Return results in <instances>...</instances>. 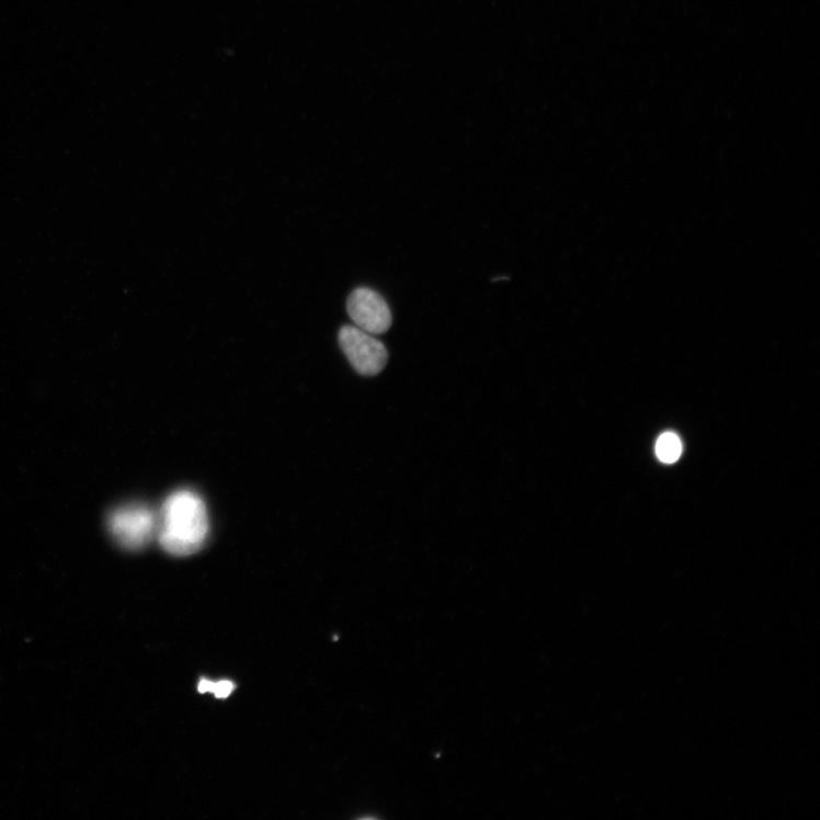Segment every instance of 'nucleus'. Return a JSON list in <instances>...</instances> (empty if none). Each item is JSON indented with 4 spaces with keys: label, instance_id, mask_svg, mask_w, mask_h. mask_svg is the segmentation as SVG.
<instances>
[{
    "label": "nucleus",
    "instance_id": "obj_1",
    "mask_svg": "<svg viewBox=\"0 0 820 820\" xmlns=\"http://www.w3.org/2000/svg\"><path fill=\"white\" fill-rule=\"evenodd\" d=\"M209 516L202 498L191 490L175 491L167 498L159 517L161 547L173 556L197 553L208 539Z\"/></svg>",
    "mask_w": 820,
    "mask_h": 820
},
{
    "label": "nucleus",
    "instance_id": "obj_2",
    "mask_svg": "<svg viewBox=\"0 0 820 820\" xmlns=\"http://www.w3.org/2000/svg\"><path fill=\"white\" fill-rule=\"evenodd\" d=\"M111 536L122 547L138 550L158 535L159 516L145 505H127L112 512L107 520Z\"/></svg>",
    "mask_w": 820,
    "mask_h": 820
},
{
    "label": "nucleus",
    "instance_id": "obj_3",
    "mask_svg": "<svg viewBox=\"0 0 820 820\" xmlns=\"http://www.w3.org/2000/svg\"><path fill=\"white\" fill-rule=\"evenodd\" d=\"M339 343L350 364L362 375H377L388 363L386 345L357 327H343L339 333Z\"/></svg>",
    "mask_w": 820,
    "mask_h": 820
},
{
    "label": "nucleus",
    "instance_id": "obj_4",
    "mask_svg": "<svg viewBox=\"0 0 820 820\" xmlns=\"http://www.w3.org/2000/svg\"><path fill=\"white\" fill-rule=\"evenodd\" d=\"M346 310L355 327L369 334H384L392 326L389 305L379 293L372 288L358 287L351 293Z\"/></svg>",
    "mask_w": 820,
    "mask_h": 820
},
{
    "label": "nucleus",
    "instance_id": "obj_5",
    "mask_svg": "<svg viewBox=\"0 0 820 820\" xmlns=\"http://www.w3.org/2000/svg\"><path fill=\"white\" fill-rule=\"evenodd\" d=\"M659 459L667 464L679 460L682 455V443L675 433H664L659 437L656 448Z\"/></svg>",
    "mask_w": 820,
    "mask_h": 820
},
{
    "label": "nucleus",
    "instance_id": "obj_6",
    "mask_svg": "<svg viewBox=\"0 0 820 820\" xmlns=\"http://www.w3.org/2000/svg\"><path fill=\"white\" fill-rule=\"evenodd\" d=\"M236 690V684L229 682V681H221V682H212L208 680H201L198 683V692L201 694L204 693H213L217 698H226L228 697L232 691Z\"/></svg>",
    "mask_w": 820,
    "mask_h": 820
}]
</instances>
